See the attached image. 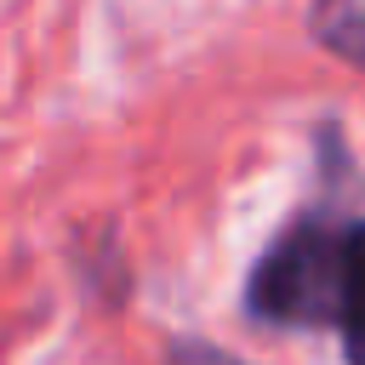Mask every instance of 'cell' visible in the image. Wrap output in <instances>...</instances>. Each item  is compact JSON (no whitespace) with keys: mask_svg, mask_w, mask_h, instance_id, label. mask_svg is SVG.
<instances>
[{"mask_svg":"<svg viewBox=\"0 0 365 365\" xmlns=\"http://www.w3.org/2000/svg\"><path fill=\"white\" fill-rule=\"evenodd\" d=\"M245 314L262 325L336 331L365 365V217H297L251 262Z\"/></svg>","mask_w":365,"mask_h":365,"instance_id":"obj_1","label":"cell"},{"mask_svg":"<svg viewBox=\"0 0 365 365\" xmlns=\"http://www.w3.org/2000/svg\"><path fill=\"white\" fill-rule=\"evenodd\" d=\"M314 34L336 57L365 68V0H314Z\"/></svg>","mask_w":365,"mask_h":365,"instance_id":"obj_2","label":"cell"},{"mask_svg":"<svg viewBox=\"0 0 365 365\" xmlns=\"http://www.w3.org/2000/svg\"><path fill=\"white\" fill-rule=\"evenodd\" d=\"M165 365H245L240 354L217 348V342H200V336H177L165 342Z\"/></svg>","mask_w":365,"mask_h":365,"instance_id":"obj_3","label":"cell"}]
</instances>
